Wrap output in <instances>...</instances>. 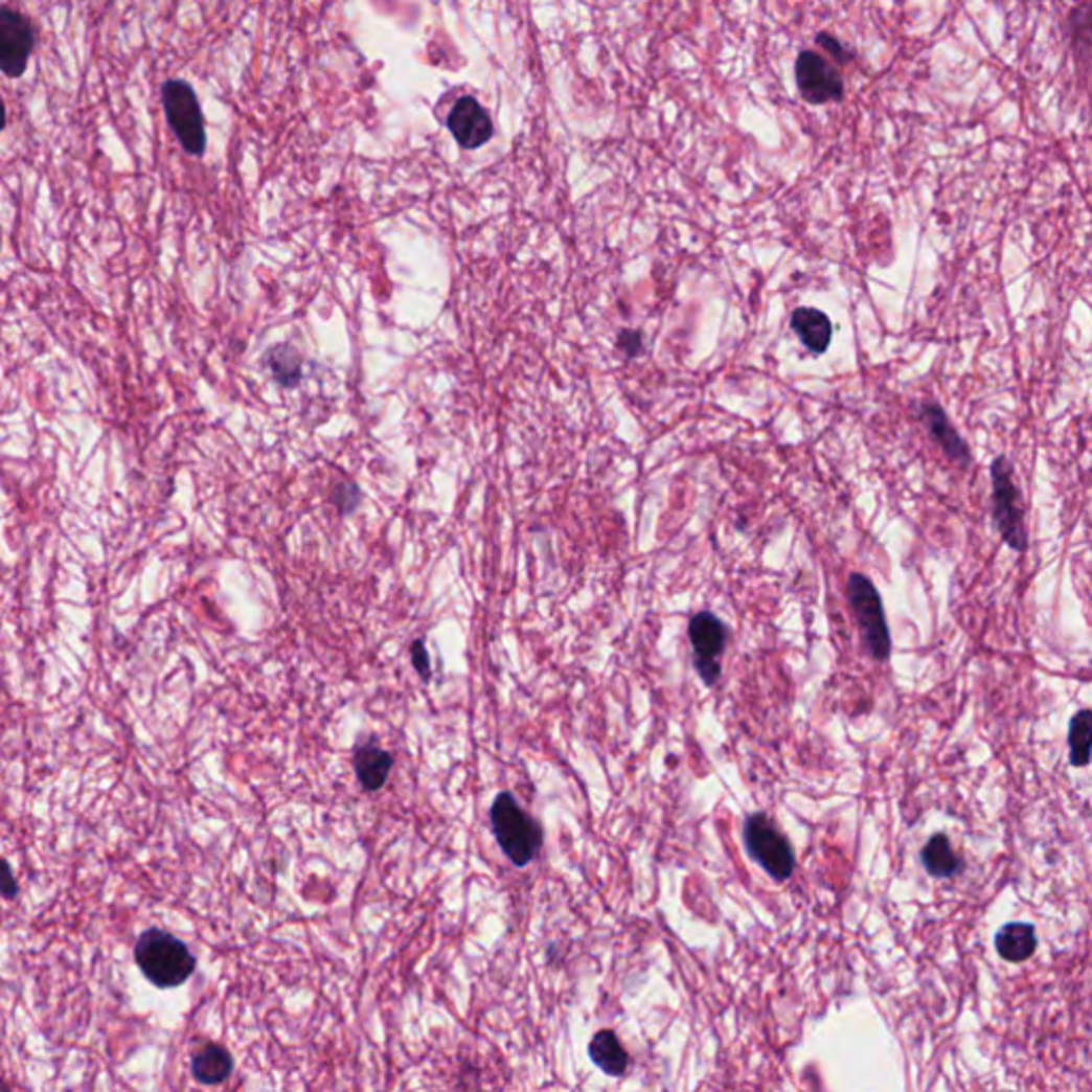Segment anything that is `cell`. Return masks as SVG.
<instances>
[{
	"instance_id": "1",
	"label": "cell",
	"mask_w": 1092,
	"mask_h": 1092,
	"mask_svg": "<svg viewBox=\"0 0 1092 1092\" xmlns=\"http://www.w3.org/2000/svg\"><path fill=\"white\" fill-rule=\"evenodd\" d=\"M135 960L141 973L158 988H178L195 973L197 960L184 941L172 933L145 931L135 943Z\"/></svg>"
},
{
	"instance_id": "2",
	"label": "cell",
	"mask_w": 1092,
	"mask_h": 1092,
	"mask_svg": "<svg viewBox=\"0 0 1092 1092\" xmlns=\"http://www.w3.org/2000/svg\"><path fill=\"white\" fill-rule=\"evenodd\" d=\"M491 826L502 851L517 866H527L542 847V831L519 806L513 794L502 792L491 806Z\"/></svg>"
},
{
	"instance_id": "3",
	"label": "cell",
	"mask_w": 1092,
	"mask_h": 1092,
	"mask_svg": "<svg viewBox=\"0 0 1092 1092\" xmlns=\"http://www.w3.org/2000/svg\"><path fill=\"white\" fill-rule=\"evenodd\" d=\"M993 478V517L1003 542L1016 553H1026L1028 533L1024 525V506L1014 465L1007 457H997L991 465Z\"/></svg>"
},
{
	"instance_id": "4",
	"label": "cell",
	"mask_w": 1092,
	"mask_h": 1092,
	"mask_svg": "<svg viewBox=\"0 0 1092 1092\" xmlns=\"http://www.w3.org/2000/svg\"><path fill=\"white\" fill-rule=\"evenodd\" d=\"M847 597H849L851 611L856 615L864 646L870 653V658L878 662L888 660L890 651H892V640H890V630H888L886 615H884L882 597H880L875 585H872L864 574L854 572L847 581Z\"/></svg>"
},
{
	"instance_id": "5",
	"label": "cell",
	"mask_w": 1092,
	"mask_h": 1092,
	"mask_svg": "<svg viewBox=\"0 0 1092 1092\" xmlns=\"http://www.w3.org/2000/svg\"><path fill=\"white\" fill-rule=\"evenodd\" d=\"M745 847L749 856L777 882H788L796 860L790 841L775 828L767 813H753L745 822Z\"/></svg>"
},
{
	"instance_id": "6",
	"label": "cell",
	"mask_w": 1092,
	"mask_h": 1092,
	"mask_svg": "<svg viewBox=\"0 0 1092 1092\" xmlns=\"http://www.w3.org/2000/svg\"><path fill=\"white\" fill-rule=\"evenodd\" d=\"M162 103H165V114L184 150L195 156L203 154L205 127L195 90L182 79H172L162 86Z\"/></svg>"
},
{
	"instance_id": "7",
	"label": "cell",
	"mask_w": 1092,
	"mask_h": 1092,
	"mask_svg": "<svg viewBox=\"0 0 1092 1092\" xmlns=\"http://www.w3.org/2000/svg\"><path fill=\"white\" fill-rule=\"evenodd\" d=\"M726 638L728 630L713 613H698L689 621L693 664L704 685H715L722 677L720 658L726 649Z\"/></svg>"
},
{
	"instance_id": "8",
	"label": "cell",
	"mask_w": 1092,
	"mask_h": 1092,
	"mask_svg": "<svg viewBox=\"0 0 1092 1092\" xmlns=\"http://www.w3.org/2000/svg\"><path fill=\"white\" fill-rule=\"evenodd\" d=\"M796 82L809 103L822 105L843 96L841 73L815 51H804L796 61Z\"/></svg>"
},
{
	"instance_id": "9",
	"label": "cell",
	"mask_w": 1092,
	"mask_h": 1092,
	"mask_svg": "<svg viewBox=\"0 0 1092 1092\" xmlns=\"http://www.w3.org/2000/svg\"><path fill=\"white\" fill-rule=\"evenodd\" d=\"M32 43L35 37L26 18L5 7L0 18V65L7 77H20L26 71Z\"/></svg>"
},
{
	"instance_id": "10",
	"label": "cell",
	"mask_w": 1092,
	"mask_h": 1092,
	"mask_svg": "<svg viewBox=\"0 0 1092 1092\" xmlns=\"http://www.w3.org/2000/svg\"><path fill=\"white\" fill-rule=\"evenodd\" d=\"M449 129L465 150H476L494 137V122L472 96H463L455 103L453 112L449 114Z\"/></svg>"
},
{
	"instance_id": "11",
	"label": "cell",
	"mask_w": 1092,
	"mask_h": 1092,
	"mask_svg": "<svg viewBox=\"0 0 1092 1092\" xmlns=\"http://www.w3.org/2000/svg\"><path fill=\"white\" fill-rule=\"evenodd\" d=\"M922 418H924L928 431H931L933 440L943 449V453L952 461H956L960 465H969L971 463L969 445L962 440V435L956 431V427L952 425L950 416L946 414V410L939 404L926 402L922 406Z\"/></svg>"
},
{
	"instance_id": "12",
	"label": "cell",
	"mask_w": 1092,
	"mask_h": 1092,
	"mask_svg": "<svg viewBox=\"0 0 1092 1092\" xmlns=\"http://www.w3.org/2000/svg\"><path fill=\"white\" fill-rule=\"evenodd\" d=\"M355 771L357 777L367 792H376L387 783L391 769H393V755L382 749L376 741L359 743L355 747Z\"/></svg>"
},
{
	"instance_id": "13",
	"label": "cell",
	"mask_w": 1092,
	"mask_h": 1092,
	"mask_svg": "<svg viewBox=\"0 0 1092 1092\" xmlns=\"http://www.w3.org/2000/svg\"><path fill=\"white\" fill-rule=\"evenodd\" d=\"M792 326L800 342L815 355H822L833 340V322L822 310L798 308L792 314Z\"/></svg>"
},
{
	"instance_id": "14",
	"label": "cell",
	"mask_w": 1092,
	"mask_h": 1092,
	"mask_svg": "<svg viewBox=\"0 0 1092 1092\" xmlns=\"http://www.w3.org/2000/svg\"><path fill=\"white\" fill-rule=\"evenodd\" d=\"M589 1056L599 1069L613 1077L623 1075L630 1065L628 1052L623 1050V1046L619 1044L617 1034L613 1030H599L593 1037L589 1044Z\"/></svg>"
},
{
	"instance_id": "15",
	"label": "cell",
	"mask_w": 1092,
	"mask_h": 1092,
	"mask_svg": "<svg viewBox=\"0 0 1092 1092\" xmlns=\"http://www.w3.org/2000/svg\"><path fill=\"white\" fill-rule=\"evenodd\" d=\"M1037 950V937L1034 928L1030 924H1007L1003 926L997 935V952L1001 958L1009 962H1022L1030 958Z\"/></svg>"
},
{
	"instance_id": "16",
	"label": "cell",
	"mask_w": 1092,
	"mask_h": 1092,
	"mask_svg": "<svg viewBox=\"0 0 1092 1092\" xmlns=\"http://www.w3.org/2000/svg\"><path fill=\"white\" fill-rule=\"evenodd\" d=\"M233 1073V1059L221 1046H207L192 1059V1075L201 1084H223Z\"/></svg>"
},
{
	"instance_id": "17",
	"label": "cell",
	"mask_w": 1092,
	"mask_h": 1092,
	"mask_svg": "<svg viewBox=\"0 0 1092 1092\" xmlns=\"http://www.w3.org/2000/svg\"><path fill=\"white\" fill-rule=\"evenodd\" d=\"M922 864L933 878H952L962 868V860L956 856L946 835H935L922 849Z\"/></svg>"
},
{
	"instance_id": "18",
	"label": "cell",
	"mask_w": 1092,
	"mask_h": 1092,
	"mask_svg": "<svg viewBox=\"0 0 1092 1092\" xmlns=\"http://www.w3.org/2000/svg\"><path fill=\"white\" fill-rule=\"evenodd\" d=\"M267 365L282 387H295L301 380V355L291 344H278L273 346L267 355Z\"/></svg>"
},
{
	"instance_id": "19",
	"label": "cell",
	"mask_w": 1092,
	"mask_h": 1092,
	"mask_svg": "<svg viewBox=\"0 0 1092 1092\" xmlns=\"http://www.w3.org/2000/svg\"><path fill=\"white\" fill-rule=\"evenodd\" d=\"M1071 764L1077 769L1088 767L1092 755V711H1079L1069 724Z\"/></svg>"
},
{
	"instance_id": "20",
	"label": "cell",
	"mask_w": 1092,
	"mask_h": 1092,
	"mask_svg": "<svg viewBox=\"0 0 1092 1092\" xmlns=\"http://www.w3.org/2000/svg\"><path fill=\"white\" fill-rule=\"evenodd\" d=\"M359 500H361V494H359V488L352 482H340L334 488V502L338 504V510L342 515L352 513L357 508Z\"/></svg>"
},
{
	"instance_id": "21",
	"label": "cell",
	"mask_w": 1092,
	"mask_h": 1092,
	"mask_svg": "<svg viewBox=\"0 0 1092 1092\" xmlns=\"http://www.w3.org/2000/svg\"><path fill=\"white\" fill-rule=\"evenodd\" d=\"M412 664H414V668L418 670V675H420L423 679H429V677H431V668H429V653H427L423 640H416V642L412 644Z\"/></svg>"
},
{
	"instance_id": "22",
	"label": "cell",
	"mask_w": 1092,
	"mask_h": 1092,
	"mask_svg": "<svg viewBox=\"0 0 1092 1092\" xmlns=\"http://www.w3.org/2000/svg\"><path fill=\"white\" fill-rule=\"evenodd\" d=\"M619 344H621L623 350H625L628 355H632V357L638 355V350L642 348V340H640V336L634 334V332H625V334L619 338Z\"/></svg>"
},
{
	"instance_id": "23",
	"label": "cell",
	"mask_w": 1092,
	"mask_h": 1092,
	"mask_svg": "<svg viewBox=\"0 0 1092 1092\" xmlns=\"http://www.w3.org/2000/svg\"><path fill=\"white\" fill-rule=\"evenodd\" d=\"M3 878H5V882H3V894H5V898H14V896L18 894V884H16V880H14V872H12V868H9L7 862H5Z\"/></svg>"
}]
</instances>
